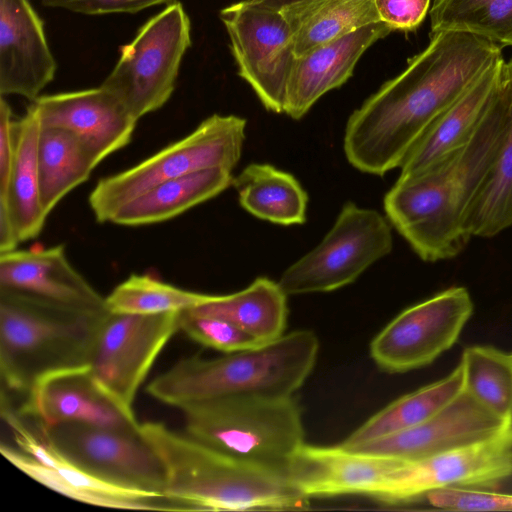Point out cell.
Returning <instances> with one entry per match:
<instances>
[{"label": "cell", "mask_w": 512, "mask_h": 512, "mask_svg": "<svg viewBox=\"0 0 512 512\" xmlns=\"http://www.w3.org/2000/svg\"><path fill=\"white\" fill-rule=\"evenodd\" d=\"M40 431L87 473L119 487L164 496V467L139 429L71 422Z\"/></svg>", "instance_id": "15"}, {"label": "cell", "mask_w": 512, "mask_h": 512, "mask_svg": "<svg viewBox=\"0 0 512 512\" xmlns=\"http://www.w3.org/2000/svg\"><path fill=\"white\" fill-rule=\"evenodd\" d=\"M185 433L234 458L287 474L305 443L301 410L290 397L228 396L187 404Z\"/></svg>", "instance_id": "6"}, {"label": "cell", "mask_w": 512, "mask_h": 512, "mask_svg": "<svg viewBox=\"0 0 512 512\" xmlns=\"http://www.w3.org/2000/svg\"><path fill=\"white\" fill-rule=\"evenodd\" d=\"M246 119L213 114L184 138L149 158L98 181L88 202L98 222H110L115 213L153 187L212 168L232 171L240 160Z\"/></svg>", "instance_id": "7"}, {"label": "cell", "mask_w": 512, "mask_h": 512, "mask_svg": "<svg viewBox=\"0 0 512 512\" xmlns=\"http://www.w3.org/2000/svg\"><path fill=\"white\" fill-rule=\"evenodd\" d=\"M431 0H374L380 20L393 30L414 31L424 20Z\"/></svg>", "instance_id": "38"}, {"label": "cell", "mask_w": 512, "mask_h": 512, "mask_svg": "<svg viewBox=\"0 0 512 512\" xmlns=\"http://www.w3.org/2000/svg\"><path fill=\"white\" fill-rule=\"evenodd\" d=\"M56 60L29 0H0V94L30 101L54 79Z\"/></svg>", "instance_id": "20"}, {"label": "cell", "mask_w": 512, "mask_h": 512, "mask_svg": "<svg viewBox=\"0 0 512 512\" xmlns=\"http://www.w3.org/2000/svg\"><path fill=\"white\" fill-rule=\"evenodd\" d=\"M16 412L43 431L71 422L125 430H138L140 424L128 418L100 392L86 364L39 377Z\"/></svg>", "instance_id": "17"}, {"label": "cell", "mask_w": 512, "mask_h": 512, "mask_svg": "<svg viewBox=\"0 0 512 512\" xmlns=\"http://www.w3.org/2000/svg\"><path fill=\"white\" fill-rule=\"evenodd\" d=\"M179 327L180 331L199 345L223 353L241 351L261 344L229 321L195 315L189 311L181 312Z\"/></svg>", "instance_id": "35"}, {"label": "cell", "mask_w": 512, "mask_h": 512, "mask_svg": "<svg viewBox=\"0 0 512 512\" xmlns=\"http://www.w3.org/2000/svg\"><path fill=\"white\" fill-rule=\"evenodd\" d=\"M191 44L188 14L180 2L169 3L120 47V56L101 86L139 120L170 99Z\"/></svg>", "instance_id": "8"}, {"label": "cell", "mask_w": 512, "mask_h": 512, "mask_svg": "<svg viewBox=\"0 0 512 512\" xmlns=\"http://www.w3.org/2000/svg\"><path fill=\"white\" fill-rule=\"evenodd\" d=\"M14 156V119L8 102L0 99V196L8 187Z\"/></svg>", "instance_id": "39"}, {"label": "cell", "mask_w": 512, "mask_h": 512, "mask_svg": "<svg viewBox=\"0 0 512 512\" xmlns=\"http://www.w3.org/2000/svg\"><path fill=\"white\" fill-rule=\"evenodd\" d=\"M501 46L456 31L430 34L428 46L348 118L343 148L363 173L399 168L436 118L499 57Z\"/></svg>", "instance_id": "1"}, {"label": "cell", "mask_w": 512, "mask_h": 512, "mask_svg": "<svg viewBox=\"0 0 512 512\" xmlns=\"http://www.w3.org/2000/svg\"><path fill=\"white\" fill-rule=\"evenodd\" d=\"M464 390L458 364L444 378L394 400L354 430L340 445L353 448L418 425L431 418Z\"/></svg>", "instance_id": "28"}, {"label": "cell", "mask_w": 512, "mask_h": 512, "mask_svg": "<svg viewBox=\"0 0 512 512\" xmlns=\"http://www.w3.org/2000/svg\"><path fill=\"white\" fill-rule=\"evenodd\" d=\"M431 33H469L498 45L512 46V0H434Z\"/></svg>", "instance_id": "32"}, {"label": "cell", "mask_w": 512, "mask_h": 512, "mask_svg": "<svg viewBox=\"0 0 512 512\" xmlns=\"http://www.w3.org/2000/svg\"><path fill=\"white\" fill-rule=\"evenodd\" d=\"M512 476V422L496 434L426 458L401 461L373 498L398 504L449 487L494 488Z\"/></svg>", "instance_id": "14"}, {"label": "cell", "mask_w": 512, "mask_h": 512, "mask_svg": "<svg viewBox=\"0 0 512 512\" xmlns=\"http://www.w3.org/2000/svg\"><path fill=\"white\" fill-rule=\"evenodd\" d=\"M392 31L382 21L372 23L296 57L283 113L294 120L301 119L321 96L342 86L352 76L362 54Z\"/></svg>", "instance_id": "23"}, {"label": "cell", "mask_w": 512, "mask_h": 512, "mask_svg": "<svg viewBox=\"0 0 512 512\" xmlns=\"http://www.w3.org/2000/svg\"><path fill=\"white\" fill-rule=\"evenodd\" d=\"M505 66H506L508 73L510 74V76L512 78V58L508 62H505Z\"/></svg>", "instance_id": "41"}, {"label": "cell", "mask_w": 512, "mask_h": 512, "mask_svg": "<svg viewBox=\"0 0 512 512\" xmlns=\"http://www.w3.org/2000/svg\"><path fill=\"white\" fill-rule=\"evenodd\" d=\"M1 416L17 446L2 442L0 452L13 466L45 487L84 504L141 511H185L158 494L119 487L82 470L65 458L38 430L25 425L10 402H1Z\"/></svg>", "instance_id": "11"}, {"label": "cell", "mask_w": 512, "mask_h": 512, "mask_svg": "<svg viewBox=\"0 0 512 512\" xmlns=\"http://www.w3.org/2000/svg\"><path fill=\"white\" fill-rule=\"evenodd\" d=\"M428 502L439 509L462 511H512V494L492 490L449 487L429 493Z\"/></svg>", "instance_id": "36"}, {"label": "cell", "mask_w": 512, "mask_h": 512, "mask_svg": "<svg viewBox=\"0 0 512 512\" xmlns=\"http://www.w3.org/2000/svg\"><path fill=\"white\" fill-rule=\"evenodd\" d=\"M511 355H512V353H511Z\"/></svg>", "instance_id": "42"}, {"label": "cell", "mask_w": 512, "mask_h": 512, "mask_svg": "<svg viewBox=\"0 0 512 512\" xmlns=\"http://www.w3.org/2000/svg\"><path fill=\"white\" fill-rule=\"evenodd\" d=\"M511 101L512 86L503 67L497 97L473 137L430 168L399 176L386 193L387 220L423 261L453 258L469 242L465 216L499 149Z\"/></svg>", "instance_id": "2"}, {"label": "cell", "mask_w": 512, "mask_h": 512, "mask_svg": "<svg viewBox=\"0 0 512 512\" xmlns=\"http://www.w3.org/2000/svg\"><path fill=\"white\" fill-rule=\"evenodd\" d=\"M280 11L292 27L296 57L381 21L374 0H325Z\"/></svg>", "instance_id": "29"}, {"label": "cell", "mask_w": 512, "mask_h": 512, "mask_svg": "<svg viewBox=\"0 0 512 512\" xmlns=\"http://www.w3.org/2000/svg\"><path fill=\"white\" fill-rule=\"evenodd\" d=\"M175 0H41L48 8H58L84 15H102L111 13L134 14L160 4H169Z\"/></svg>", "instance_id": "37"}, {"label": "cell", "mask_w": 512, "mask_h": 512, "mask_svg": "<svg viewBox=\"0 0 512 512\" xmlns=\"http://www.w3.org/2000/svg\"><path fill=\"white\" fill-rule=\"evenodd\" d=\"M287 296L278 282L257 277L240 291L213 294L205 304L187 311L229 321L265 343L284 334L288 317Z\"/></svg>", "instance_id": "26"}, {"label": "cell", "mask_w": 512, "mask_h": 512, "mask_svg": "<svg viewBox=\"0 0 512 512\" xmlns=\"http://www.w3.org/2000/svg\"><path fill=\"white\" fill-rule=\"evenodd\" d=\"M464 390L505 420H512V355L491 346H470L459 362Z\"/></svg>", "instance_id": "33"}, {"label": "cell", "mask_w": 512, "mask_h": 512, "mask_svg": "<svg viewBox=\"0 0 512 512\" xmlns=\"http://www.w3.org/2000/svg\"><path fill=\"white\" fill-rule=\"evenodd\" d=\"M232 171L212 168L163 182L121 207L111 223L141 226L170 220L233 184Z\"/></svg>", "instance_id": "25"}, {"label": "cell", "mask_w": 512, "mask_h": 512, "mask_svg": "<svg viewBox=\"0 0 512 512\" xmlns=\"http://www.w3.org/2000/svg\"><path fill=\"white\" fill-rule=\"evenodd\" d=\"M392 247L387 218L347 202L322 241L290 265L278 283L288 296L334 291L354 282Z\"/></svg>", "instance_id": "10"}, {"label": "cell", "mask_w": 512, "mask_h": 512, "mask_svg": "<svg viewBox=\"0 0 512 512\" xmlns=\"http://www.w3.org/2000/svg\"><path fill=\"white\" fill-rule=\"evenodd\" d=\"M41 121L30 104L26 113L14 120V156L7 191L0 206L9 210L20 242L37 237L45 224L40 196L38 146Z\"/></svg>", "instance_id": "24"}, {"label": "cell", "mask_w": 512, "mask_h": 512, "mask_svg": "<svg viewBox=\"0 0 512 512\" xmlns=\"http://www.w3.org/2000/svg\"><path fill=\"white\" fill-rule=\"evenodd\" d=\"M139 433L160 458L164 496L187 511L304 509L309 499L284 472L249 463L179 433L159 421L139 424Z\"/></svg>", "instance_id": "3"}, {"label": "cell", "mask_w": 512, "mask_h": 512, "mask_svg": "<svg viewBox=\"0 0 512 512\" xmlns=\"http://www.w3.org/2000/svg\"><path fill=\"white\" fill-rule=\"evenodd\" d=\"M464 227L470 238H491L512 228V101L501 144L468 207Z\"/></svg>", "instance_id": "31"}, {"label": "cell", "mask_w": 512, "mask_h": 512, "mask_svg": "<svg viewBox=\"0 0 512 512\" xmlns=\"http://www.w3.org/2000/svg\"><path fill=\"white\" fill-rule=\"evenodd\" d=\"M245 80L268 111L283 113L296 56L294 33L281 11L243 0L219 13Z\"/></svg>", "instance_id": "12"}, {"label": "cell", "mask_w": 512, "mask_h": 512, "mask_svg": "<svg viewBox=\"0 0 512 512\" xmlns=\"http://www.w3.org/2000/svg\"><path fill=\"white\" fill-rule=\"evenodd\" d=\"M0 289L76 309L107 310L105 297L71 265L63 245L0 253Z\"/></svg>", "instance_id": "21"}, {"label": "cell", "mask_w": 512, "mask_h": 512, "mask_svg": "<svg viewBox=\"0 0 512 512\" xmlns=\"http://www.w3.org/2000/svg\"><path fill=\"white\" fill-rule=\"evenodd\" d=\"M99 163L73 133L42 128L38 146L40 196L48 217L57 204L85 182Z\"/></svg>", "instance_id": "30"}, {"label": "cell", "mask_w": 512, "mask_h": 512, "mask_svg": "<svg viewBox=\"0 0 512 512\" xmlns=\"http://www.w3.org/2000/svg\"><path fill=\"white\" fill-rule=\"evenodd\" d=\"M180 314L108 312L95 333L86 360L90 375L100 392L134 421L137 393L162 350L180 331Z\"/></svg>", "instance_id": "9"}, {"label": "cell", "mask_w": 512, "mask_h": 512, "mask_svg": "<svg viewBox=\"0 0 512 512\" xmlns=\"http://www.w3.org/2000/svg\"><path fill=\"white\" fill-rule=\"evenodd\" d=\"M319 341L310 330H295L257 346L215 358L178 360L146 386L155 400L180 409L228 396L290 397L311 374Z\"/></svg>", "instance_id": "4"}, {"label": "cell", "mask_w": 512, "mask_h": 512, "mask_svg": "<svg viewBox=\"0 0 512 512\" xmlns=\"http://www.w3.org/2000/svg\"><path fill=\"white\" fill-rule=\"evenodd\" d=\"M402 460L336 446L304 443L287 475L306 497L366 495L374 497Z\"/></svg>", "instance_id": "19"}, {"label": "cell", "mask_w": 512, "mask_h": 512, "mask_svg": "<svg viewBox=\"0 0 512 512\" xmlns=\"http://www.w3.org/2000/svg\"><path fill=\"white\" fill-rule=\"evenodd\" d=\"M510 422L463 390L426 421L349 449L413 461L484 440Z\"/></svg>", "instance_id": "16"}, {"label": "cell", "mask_w": 512, "mask_h": 512, "mask_svg": "<svg viewBox=\"0 0 512 512\" xmlns=\"http://www.w3.org/2000/svg\"><path fill=\"white\" fill-rule=\"evenodd\" d=\"M464 287H450L393 318L372 340L370 355L388 373L429 365L458 340L473 313Z\"/></svg>", "instance_id": "13"}, {"label": "cell", "mask_w": 512, "mask_h": 512, "mask_svg": "<svg viewBox=\"0 0 512 512\" xmlns=\"http://www.w3.org/2000/svg\"><path fill=\"white\" fill-rule=\"evenodd\" d=\"M107 310H83L0 289L2 387L23 396L51 371L85 365Z\"/></svg>", "instance_id": "5"}, {"label": "cell", "mask_w": 512, "mask_h": 512, "mask_svg": "<svg viewBox=\"0 0 512 512\" xmlns=\"http://www.w3.org/2000/svg\"><path fill=\"white\" fill-rule=\"evenodd\" d=\"M260 5L270 7L276 10H283L289 7L304 6L315 4L325 0H252Z\"/></svg>", "instance_id": "40"}, {"label": "cell", "mask_w": 512, "mask_h": 512, "mask_svg": "<svg viewBox=\"0 0 512 512\" xmlns=\"http://www.w3.org/2000/svg\"><path fill=\"white\" fill-rule=\"evenodd\" d=\"M504 63L503 56L496 59L436 118L405 156L399 167L400 177L430 168L473 137L497 97Z\"/></svg>", "instance_id": "22"}, {"label": "cell", "mask_w": 512, "mask_h": 512, "mask_svg": "<svg viewBox=\"0 0 512 512\" xmlns=\"http://www.w3.org/2000/svg\"><path fill=\"white\" fill-rule=\"evenodd\" d=\"M31 104L42 128H59L75 134L98 163L129 144L138 121L101 85L40 95Z\"/></svg>", "instance_id": "18"}, {"label": "cell", "mask_w": 512, "mask_h": 512, "mask_svg": "<svg viewBox=\"0 0 512 512\" xmlns=\"http://www.w3.org/2000/svg\"><path fill=\"white\" fill-rule=\"evenodd\" d=\"M232 185L241 207L259 219L285 226L306 221L308 195L288 172L251 163L233 178Z\"/></svg>", "instance_id": "27"}, {"label": "cell", "mask_w": 512, "mask_h": 512, "mask_svg": "<svg viewBox=\"0 0 512 512\" xmlns=\"http://www.w3.org/2000/svg\"><path fill=\"white\" fill-rule=\"evenodd\" d=\"M212 295L181 289L149 275L133 274L105 297V306L116 314L175 313L201 306Z\"/></svg>", "instance_id": "34"}]
</instances>
